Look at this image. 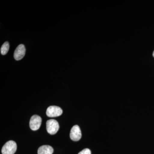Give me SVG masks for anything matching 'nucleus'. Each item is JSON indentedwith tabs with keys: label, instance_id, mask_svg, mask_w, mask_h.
Instances as JSON below:
<instances>
[{
	"label": "nucleus",
	"instance_id": "0eeeda50",
	"mask_svg": "<svg viewBox=\"0 0 154 154\" xmlns=\"http://www.w3.org/2000/svg\"><path fill=\"white\" fill-rule=\"evenodd\" d=\"M53 152V148L48 145L41 146L38 150V154H52Z\"/></svg>",
	"mask_w": 154,
	"mask_h": 154
},
{
	"label": "nucleus",
	"instance_id": "423d86ee",
	"mask_svg": "<svg viewBox=\"0 0 154 154\" xmlns=\"http://www.w3.org/2000/svg\"><path fill=\"white\" fill-rule=\"evenodd\" d=\"M26 49L23 44L19 45L15 50L14 53V57L17 60H21L25 56Z\"/></svg>",
	"mask_w": 154,
	"mask_h": 154
},
{
	"label": "nucleus",
	"instance_id": "39448f33",
	"mask_svg": "<svg viewBox=\"0 0 154 154\" xmlns=\"http://www.w3.org/2000/svg\"><path fill=\"white\" fill-rule=\"evenodd\" d=\"M82 135V132L79 126L78 125L73 126L70 133L71 139L74 141H78L81 139Z\"/></svg>",
	"mask_w": 154,
	"mask_h": 154
},
{
	"label": "nucleus",
	"instance_id": "7ed1b4c3",
	"mask_svg": "<svg viewBox=\"0 0 154 154\" xmlns=\"http://www.w3.org/2000/svg\"><path fill=\"white\" fill-rule=\"evenodd\" d=\"M46 113L48 117H57L62 114L63 110L58 106H51L47 108Z\"/></svg>",
	"mask_w": 154,
	"mask_h": 154
},
{
	"label": "nucleus",
	"instance_id": "6e6552de",
	"mask_svg": "<svg viewBox=\"0 0 154 154\" xmlns=\"http://www.w3.org/2000/svg\"><path fill=\"white\" fill-rule=\"evenodd\" d=\"M10 48V45L8 42H5L1 48V53L3 55H5L8 52Z\"/></svg>",
	"mask_w": 154,
	"mask_h": 154
},
{
	"label": "nucleus",
	"instance_id": "9d476101",
	"mask_svg": "<svg viewBox=\"0 0 154 154\" xmlns=\"http://www.w3.org/2000/svg\"><path fill=\"white\" fill-rule=\"evenodd\" d=\"M153 56L154 57V51L153 53Z\"/></svg>",
	"mask_w": 154,
	"mask_h": 154
},
{
	"label": "nucleus",
	"instance_id": "f03ea898",
	"mask_svg": "<svg viewBox=\"0 0 154 154\" xmlns=\"http://www.w3.org/2000/svg\"><path fill=\"white\" fill-rule=\"evenodd\" d=\"M46 130L47 132L51 135L55 134L59 129V125L55 119H49L46 122Z\"/></svg>",
	"mask_w": 154,
	"mask_h": 154
},
{
	"label": "nucleus",
	"instance_id": "f257e3e1",
	"mask_svg": "<svg viewBox=\"0 0 154 154\" xmlns=\"http://www.w3.org/2000/svg\"><path fill=\"white\" fill-rule=\"evenodd\" d=\"M17 149V145L16 143L13 140L7 142L2 148V154H14Z\"/></svg>",
	"mask_w": 154,
	"mask_h": 154
},
{
	"label": "nucleus",
	"instance_id": "1a4fd4ad",
	"mask_svg": "<svg viewBox=\"0 0 154 154\" xmlns=\"http://www.w3.org/2000/svg\"><path fill=\"white\" fill-rule=\"evenodd\" d=\"M78 154H91V151L89 149H85Z\"/></svg>",
	"mask_w": 154,
	"mask_h": 154
},
{
	"label": "nucleus",
	"instance_id": "20e7f679",
	"mask_svg": "<svg viewBox=\"0 0 154 154\" xmlns=\"http://www.w3.org/2000/svg\"><path fill=\"white\" fill-rule=\"evenodd\" d=\"M42 123V118L39 116L33 115L30 121V127L31 130L36 131L39 129Z\"/></svg>",
	"mask_w": 154,
	"mask_h": 154
}]
</instances>
